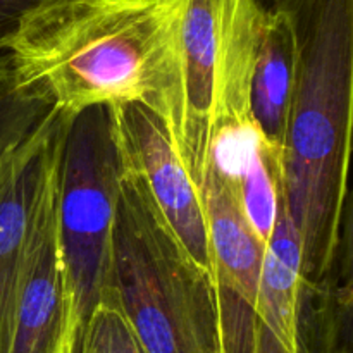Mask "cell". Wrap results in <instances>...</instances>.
Segmentation results:
<instances>
[{"mask_svg":"<svg viewBox=\"0 0 353 353\" xmlns=\"http://www.w3.org/2000/svg\"><path fill=\"white\" fill-rule=\"evenodd\" d=\"M183 0H47L7 41L17 78L72 117L138 103L164 119Z\"/></svg>","mask_w":353,"mask_h":353,"instance_id":"6da1fadb","label":"cell"},{"mask_svg":"<svg viewBox=\"0 0 353 353\" xmlns=\"http://www.w3.org/2000/svg\"><path fill=\"white\" fill-rule=\"evenodd\" d=\"M288 14L299 72L281 190L302 240L305 290L321 288L343 247L353 114V0H274Z\"/></svg>","mask_w":353,"mask_h":353,"instance_id":"7a4b0ae2","label":"cell"},{"mask_svg":"<svg viewBox=\"0 0 353 353\" xmlns=\"http://www.w3.org/2000/svg\"><path fill=\"white\" fill-rule=\"evenodd\" d=\"M264 14L261 0H183L162 123L199 192L221 141L254 128L250 85Z\"/></svg>","mask_w":353,"mask_h":353,"instance_id":"3957f363","label":"cell"},{"mask_svg":"<svg viewBox=\"0 0 353 353\" xmlns=\"http://www.w3.org/2000/svg\"><path fill=\"white\" fill-rule=\"evenodd\" d=\"M109 295L143 353H230L217 285L190 264L140 183L124 168Z\"/></svg>","mask_w":353,"mask_h":353,"instance_id":"277c9868","label":"cell"},{"mask_svg":"<svg viewBox=\"0 0 353 353\" xmlns=\"http://www.w3.org/2000/svg\"><path fill=\"white\" fill-rule=\"evenodd\" d=\"M123 162L109 107L69 117L59 169V248L65 340L78 353L110 292L114 217Z\"/></svg>","mask_w":353,"mask_h":353,"instance_id":"5b68a950","label":"cell"},{"mask_svg":"<svg viewBox=\"0 0 353 353\" xmlns=\"http://www.w3.org/2000/svg\"><path fill=\"white\" fill-rule=\"evenodd\" d=\"M109 109L124 171L140 183L190 264L217 285L202 199L179 162L164 123L138 103Z\"/></svg>","mask_w":353,"mask_h":353,"instance_id":"8992f818","label":"cell"},{"mask_svg":"<svg viewBox=\"0 0 353 353\" xmlns=\"http://www.w3.org/2000/svg\"><path fill=\"white\" fill-rule=\"evenodd\" d=\"M69 117L48 116L0 161V353H10L34 209L64 143Z\"/></svg>","mask_w":353,"mask_h":353,"instance_id":"52a82bcc","label":"cell"},{"mask_svg":"<svg viewBox=\"0 0 353 353\" xmlns=\"http://www.w3.org/2000/svg\"><path fill=\"white\" fill-rule=\"evenodd\" d=\"M59 169L61 155L45 178L34 209L10 353H57L65 340L64 276L59 248Z\"/></svg>","mask_w":353,"mask_h":353,"instance_id":"ba28073f","label":"cell"},{"mask_svg":"<svg viewBox=\"0 0 353 353\" xmlns=\"http://www.w3.org/2000/svg\"><path fill=\"white\" fill-rule=\"evenodd\" d=\"M299 72V47L288 14L265 7L250 85V116L265 145L281 152Z\"/></svg>","mask_w":353,"mask_h":353,"instance_id":"9c48e42d","label":"cell"},{"mask_svg":"<svg viewBox=\"0 0 353 353\" xmlns=\"http://www.w3.org/2000/svg\"><path fill=\"white\" fill-rule=\"evenodd\" d=\"M217 285L255 309L264 250L241 214L226 171L212 161L200 188Z\"/></svg>","mask_w":353,"mask_h":353,"instance_id":"30bf717a","label":"cell"},{"mask_svg":"<svg viewBox=\"0 0 353 353\" xmlns=\"http://www.w3.org/2000/svg\"><path fill=\"white\" fill-rule=\"evenodd\" d=\"M302 240L288 212L283 190L271 240L264 250L259 276L255 312L259 321L290 353H300L302 343Z\"/></svg>","mask_w":353,"mask_h":353,"instance_id":"8fae6325","label":"cell"},{"mask_svg":"<svg viewBox=\"0 0 353 353\" xmlns=\"http://www.w3.org/2000/svg\"><path fill=\"white\" fill-rule=\"evenodd\" d=\"M54 109L14 71L7 47H0V161Z\"/></svg>","mask_w":353,"mask_h":353,"instance_id":"7c38bea8","label":"cell"},{"mask_svg":"<svg viewBox=\"0 0 353 353\" xmlns=\"http://www.w3.org/2000/svg\"><path fill=\"white\" fill-rule=\"evenodd\" d=\"M78 353H143L110 295L93 314Z\"/></svg>","mask_w":353,"mask_h":353,"instance_id":"4fadbf2b","label":"cell"},{"mask_svg":"<svg viewBox=\"0 0 353 353\" xmlns=\"http://www.w3.org/2000/svg\"><path fill=\"white\" fill-rule=\"evenodd\" d=\"M47 0H0V47H6L21 21Z\"/></svg>","mask_w":353,"mask_h":353,"instance_id":"5bb4252c","label":"cell"},{"mask_svg":"<svg viewBox=\"0 0 353 353\" xmlns=\"http://www.w3.org/2000/svg\"><path fill=\"white\" fill-rule=\"evenodd\" d=\"M327 353H352V352H350V347H348V343H343L334 347L333 350H330Z\"/></svg>","mask_w":353,"mask_h":353,"instance_id":"9a60e30c","label":"cell"},{"mask_svg":"<svg viewBox=\"0 0 353 353\" xmlns=\"http://www.w3.org/2000/svg\"><path fill=\"white\" fill-rule=\"evenodd\" d=\"M57 353H74V348H72L71 345H68V343H62V347L59 348Z\"/></svg>","mask_w":353,"mask_h":353,"instance_id":"2e32d148","label":"cell"},{"mask_svg":"<svg viewBox=\"0 0 353 353\" xmlns=\"http://www.w3.org/2000/svg\"><path fill=\"white\" fill-rule=\"evenodd\" d=\"M261 2H262V3H264V6H265V7H269V6H271V3H272V2H274V0H261Z\"/></svg>","mask_w":353,"mask_h":353,"instance_id":"e0dca14e","label":"cell"}]
</instances>
